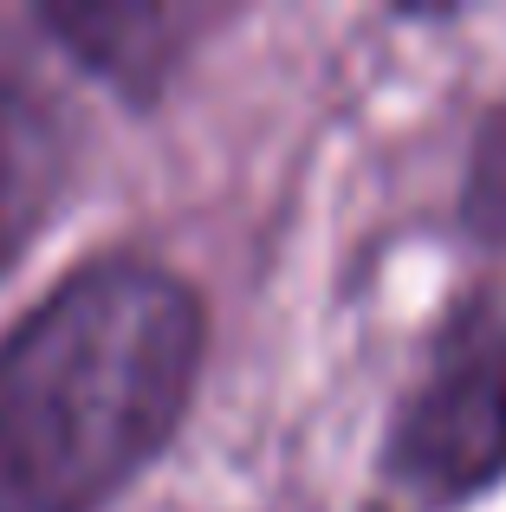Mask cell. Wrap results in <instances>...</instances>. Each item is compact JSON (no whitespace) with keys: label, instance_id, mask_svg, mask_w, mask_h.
<instances>
[{"label":"cell","instance_id":"7a4b0ae2","mask_svg":"<svg viewBox=\"0 0 506 512\" xmlns=\"http://www.w3.org/2000/svg\"><path fill=\"white\" fill-rule=\"evenodd\" d=\"M506 474V312L448 325L390 428V480L422 506L474 500Z\"/></svg>","mask_w":506,"mask_h":512},{"label":"cell","instance_id":"3957f363","mask_svg":"<svg viewBox=\"0 0 506 512\" xmlns=\"http://www.w3.org/2000/svg\"><path fill=\"white\" fill-rule=\"evenodd\" d=\"M46 26L65 39V52H78L117 91L156 98L208 20L195 7H52Z\"/></svg>","mask_w":506,"mask_h":512},{"label":"cell","instance_id":"5b68a950","mask_svg":"<svg viewBox=\"0 0 506 512\" xmlns=\"http://www.w3.org/2000/svg\"><path fill=\"white\" fill-rule=\"evenodd\" d=\"M461 214L481 240L506 247V104L487 117V130L474 137V163H468V188H461Z\"/></svg>","mask_w":506,"mask_h":512},{"label":"cell","instance_id":"277c9868","mask_svg":"<svg viewBox=\"0 0 506 512\" xmlns=\"http://www.w3.org/2000/svg\"><path fill=\"white\" fill-rule=\"evenodd\" d=\"M52 175H59L52 124L33 111V98L0 91V273L13 266V253L26 247V234L46 214Z\"/></svg>","mask_w":506,"mask_h":512},{"label":"cell","instance_id":"6da1fadb","mask_svg":"<svg viewBox=\"0 0 506 512\" xmlns=\"http://www.w3.org/2000/svg\"><path fill=\"white\" fill-rule=\"evenodd\" d=\"M202 299L111 253L0 338V512H98L176 435L202 370Z\"/></svg>","mask_w":506,"mask_h":512}]
</instances>
